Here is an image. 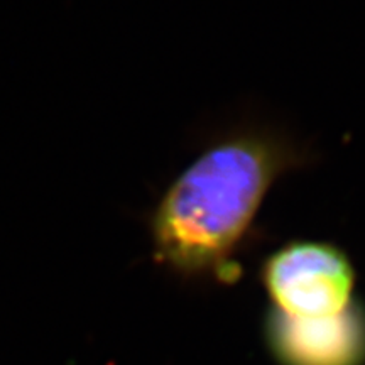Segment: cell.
Instances as JSON below:
<instances>
[{
  "label": "cell",
  "mask_w": 365,
  "mask_h": 365,
  "mask_svg": "<svg viewBox=\"0 0 365 365\" xmlns=\"http://www.w3.org/2000/svg\"><path fill=\"white\" fill-rule=\"evenodd\" d=\"M303 161L281 137L242 132L208 148L168 188L150 220L154 254L182 276L234 281L232 262L264 196Z\"/></svg>",
  "instance_id": "1"
},
{
  "label": "cell",
  "mask_w": 365,
  "mask_h": 365,
  "mask_svg": "<svg viewBox=\"0 0 365 365\" xmlns=\"http://www.w3.org/2000/svg\"><path fill=\"white\" fill-rule=\"evenodd\" d=\"M262 282L277 312L294 318H328L352 304L355 272L335 245L291 242L266 259Z\"/></svg>",
  "instance_id": "2"
},
{
  "label": "cell",
  "mask_w": 365,
  "mask_h": 365,
  "mask_svg": "<svg viewBox=\"0 0 365 365\" xmlns=\"http://www.w3.org/2000/svg\"><path fill=\"white\" fill-rule=\"evenodd\" d=\"M267 335L287 365H360L365 360V312L355 303L328 318H294L274 309Z\"/></svg>",
  "instance_id": "3"
}]
</instances>
